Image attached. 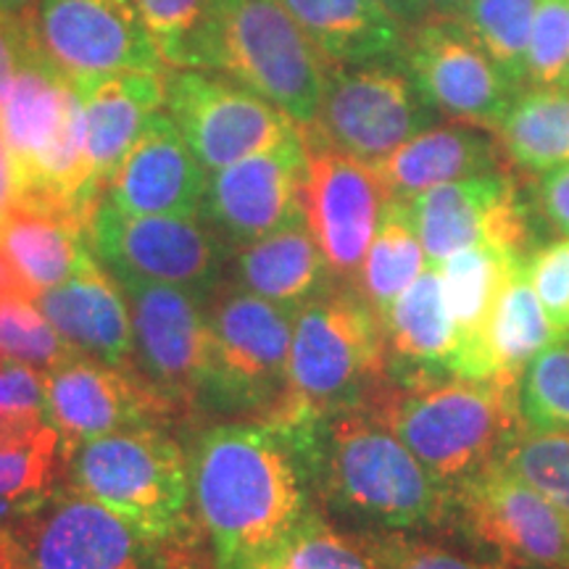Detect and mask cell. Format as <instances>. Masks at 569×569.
<instances>
[{"mask_svg": "<svg viewBox=\"0 0 569 569\" xmlns=\"http://www.w3.org/2000/svg\"><path fill=\"white\" fill-rule=\"evenodd\" d=\"M382 569H511L488 557L457 551L422 532H365Z\"/></svg>", "mask_w": 569, "mask_h": 569, "instance_id": "obj_39", "label": "cell"}, {"mask_svg": "<svg viewBox=\"0 0 569 569\" xmlns=\"http://www.w3.org/2000/svg\"><path fill=\"white\" fill-rule=\"evenodd\" d=\"M559 332L546 317L536 290L525 274V261L511 272L509 282L498 296L493 319H490L488 346L493 356L496 375L519 380L522 369L538 351H543Z\"/></svg>", "mask_w": 569, "mask_h": 569, "instance_id": "obj_32", "label": "cell"}, {"mask_svg": "<svg viewBox=\"0 0 569 569\" xmlns=\"http://www.w3.org/2000/svg\"><path fill=\"white\" fill-rule=\"evenodd\" d=\"M301 132L306 142V224L322 248L332 277L356 284L388 193L369 163L336 151L303 127Z\"/></svg>", "mask_w": 569, "mask_h": 569, "instance_id": "obj_16", "label": "cell"}, {"mask_svg": "<svg viewBox=\"0 0 569 569\" xmlns=\"http://www.w3.org/2000/svg\"><path fill=\"white\" fill-rule=\"evenodd\" d=\"M377 6H382L390 17H396L403 27H415L427 17H432L430 0H375Z\"/></svg>", "mask_w": 569, "mask_h": 569, "instance_id": "obj_46", "label": "cell"}, {"mask_svg": "<svg viewBox=\"0 0 569 569\" xmlns=\"http://www.w3.org/2000/svg\"><path fill=\"white\" fill-rule=\"evenodd\" d=\"M427 267L430 261L411 219L409 201L388 198L365 264L356 277V288L375 306L377 315H382Z\"/></svg>", "mask_w": 569, "mask_h": 569, "instance_id": "obj_30", "label": "cell"}, {"mask_svg": "<svg viewBox=\"0 0 569 569\" xmlns=\"http://www.w3.org/2000/svg\"><path fill=\"white\" fill-rule=\"evenodd\" d=\"M196 69L243 84L298 127L317 122L327 63L282 0H209Z\"/></svg>", "mask_w": 569, "mask_h": 569, "instance_id": "obj_5", "label": "cell"}, {"mask_svg": "<svg viewBox=\"0 0 569 569\" xmlns=\"http://www.w3.org/2000/svg\"><path fill=\"white\" fill-rule=\"evenodd\" d=\"M496 140L515 167L543 174L569 163V88H522Z\"/></svg>", "mask_w": 569, "mask_h": 569, "instance_id": "obj_29", "label": "cell"}, {"mask_svg": "<svg viewBox=\"0 0 569 569\" xmlns=\"http://www.w3.org/2000/svg\"><path fill=\"white\" fill-rule=\"evenodd\" d=\"M532 196L546 222L559 234H569V163L538 174Z\"/></svg>", "mask_w": 569, "mask_h": 569, "instance_id": "obj_43", "label": "cell"}, {"mask_svg": "<svg viewBox=\"0 0 569 569\" xmlns=\"http://www.w3.org/2000/svg\"><path fill=\"white\" fill-rule=\"evenodd\" d=\"M230 269L234 288L288 311H298L338 282L306 224V217L267 238L234 248Z\"/></svg>", "mask_w": 569, "mask_h": 569, "instance_id": "obj_26", "label": "cell"}, {"mask_svg": "<svg viewBox=\"0 0 569 569\" xmlns=\"http://www.w3.org/2000/svg\"><path fill=\"white\" fill-rule=\"evenodd\" d=\"M327 67L398 56L407 27L375 0H282Z\"/></svg>", "mask_w": 569, "mask_h": 569, "instance_id": "obj_27", "label": "cell"}, {"mask_svg": "<svg viewBox=\"0 0 569 569\" xmlns=\"http://www.w3.org/2000/svg\"><path fill=\"white\" fill-rule=\"evenodd\" d=\"M40 0H0V21L11 27L30 24Z\"/></svg>", "mask_w": 569, "mask_h": 569, "instance_id": "obj_47", "label": "cell"}, {"mask_svg": "<svg viewBox=\"0 0 569 569\" xmlns=\"http://www.w3.org/2000/svg\"><path fill=\"white\" fill-rule=\"evenodd\" d=\"M163 109L206 174L269 151L301 130L261 96L203 69H169Z\"/></svg>", "mask_w": 569, "mask_h": 569, "instance_id": "obj_12", "label": "cell"}, {"mask_svg": "<svg viewBox=\"0 0 569 569\" xmlns=\"http://www.w3.org/2000/svg\"><path fill=\"white\" fill-rule=\"evenodd\" d=\"M3 361H6V356H3V353H0V367H3Z\"/></svg>", "mask_w": 569, "mask_h": 569, "instance_id": "obj_49", "label": "cell"}, {"mask_svg": "<svg viewBox=\"0 0 569 569\" xmlns=\"http://www.w3.org/2000/svg\"><path fill=\"white\" fill-rule=\"evenodd\" d=\"M63 480L148 538L201 549L190 453L161 425L127 427L77 446L63 459Z\"/></svg>", "mask_w": 569, "mask_h": 569, "instance_id": "obj_4", "label": "cell"}, {"mask_svg": "<svg viewBox=\"0 0 569 569\" xmlns=\"http://www.w3.org/2000/svg\"><path fill=\"white\" fill-rule=\"evenodd\" d=\"M372 169L388 198L411 201L438 184L501 172V146L480 127L432 124Z\"/></svg>", "mask_w": 569, "mask_h": 569, "instance_id": "obj_24", "label": "cell"}, {"mask_svg": "<svg viewBox=\"0 0 569 569\" xmlns=\"http://www.w3.org/2000/svg\"><path fill=\"white\" fill-rule=\"evenodd\" d=\"M9 532L13 569H201V549L148 538L130 519L67 482Z\"/></svg>", "mask_w": 569, "mask_h": 569, "instance_id": "obj_8", "label": "cell"}, {"mask_svg": "<svg viewBox=\"0 0 569 569\" xmlns=\"http://www.w3.org/2000/svg\"><path fill=\"white\" fill-rule=\"evenodd\" d=\"M303 184L306 142L298 130L269 151L209 174L198 217L234 251L303 219Z\"/></svg>", "mask_w": 569, "mask_h": 569, "instance_id": "obj_17", "label": "cell"}, {"mask_svg": "<svg viewBox=\"0 0 569 569\" xmlns=\"http://www.w3.org/2000/svg\"><path fill=\"white\" fill-rule=\"evenodd\" d=\"M517 407L528 430L569 432V336L528 361L517 380Z\"/></svg>", "mask_w": 569, "mask_h": 569, "instance_id": "obj_35", "label": "cell"}, {"mask_svg": "<svg viewBox=\"0 0 569 569\" xmlns=\"http://www.w3.org/2000/svg\"><path fill=\"white\" fill-rule=\"evenodd\" d=\"M198 522L211 569H267L315 509L282 430L264 419H224L190 448Z\"/></svg>", "mask_w": 569, "mask_h": 569, "instance_id": "obj_2", "label": "cell"}, {"mask_svg": "<svg viewBox=\"0 0 569 569\" xmlns=\"http://www.w3.org/2000/svg\"><path fill=\"white\" fill-rule=\"evenodd\" d=\"M436 119L438 113L417 90L403 61L386 56L327 67L317 122L303 130L372 167Z\"/></svg>", "mask_w": 569, "mask_h": 569, "instance_id": "obj_9", "label": "cell"}, {"mask_svg": "<svg viewBox=\"0 0 569 569\" xmlns=\"http://www.w3.org/2000/svg\"><path fill=\"white\" fill-rule=\"evenodd\" d=\"M296 311L224 284L209 301V351L196 415L274 419L290 398Z\"/></svg>", "mask_w": 569, "mask_h": 569, "instance_id": "obj_6", "label": "cell"}, {"mask_svg": "<svg viewBox=\"0 0 569 569\" xmlns=\"http://www.w3.org/2000/svg\"><path fill=\"white\" fill-rule=\"evenodd\" d=\"M117 280L130 301L138 372L177 411H198L209 351V301L174 284Z\"/></svg>", "mask_w": 569, "mask_h": 569, "instance_id": "obj_15", "label": "cell"}, {"mask_svg": "<svg viewBox=\"0 0 569 569\" xmlns=\"http://www.w3.org/2000/svg\"><path fill=\"white\" fill-rule=\"evenodd\" d=\"M386 386V343L375 306L356 284L336 282L293 317L290 411L367 407ZM272 422V419H269Z\"/></svg>", "mask_w": 569, "mask_h": 569, "instance_id": "obj_7", "label": "cell"}, {"mask_svg": "<svg viewBox=\"0 0 569 569\" xmlns=\"http://www.w3.org/2000/svg\"><path fill=\"white\" fill-rule=\"evenodd\" d=\"M386 343V386L407 390L453 377L457 327L443 282L430 264L380 315Z\"/></svg>", "mask_w": 569, "mask_h": 569, "instance_id": "obj_21", "label": "cell"}, {"mask_svg": "<svg viewBox=\"0 0 569 569\" xmlns=\"http://www.w3.org/2000/svg\"><path fill=\"white\" fill-rule=\"evenodd\" d=\"M48 417L46 372L24 361L6 359L0 367V427H32Z\"/></svg>", "mask_w": 569, "mask_h": 569, "instance_id": "obj_42", "label": "cell"}, {"mask_svg": "<svg viewBox=\"0 0 569 569\" xmlns=\"http://www.w3.org/2000/svg\"><path fill=\"white\" fill-rule=\"evenodd\" d=\"M19 71V30L0 21V109L9 98Z\"/></svg>", "mask_w": 569, "mask_h": 569, "instance_id": "obj_44", "label": "cell"}, {"mask_svg": "<svg viewBox=\"0 0 569 569\" xmlns=\"http://www.w3.org/2000/svg\"><path fill=\"white\" fill-rule=\"evenodd\" d=\"M88 153L101 193L140 132L167 103V71H119L82 84Z\"/></svg>", "mask_w": 569, "mask_h": 569, "instance_id": "obj_25", "label": "cell"}, {"mask_svg": "<svg viewBox=\"0 0 569 569\" xmlns=\"http://www.w3.org/2000/svg\"><path fill=\"white\" fill-rule=\"evenodd\" d=\"M409 211L430 264L478 243L525 253L528 213L517 182L503 172L438 184L411 198Z\"/></svg>", "mask_w": 569, "mask_h": 569, "instance_id": "obj_19", "label": "cell"}, {"mask_svg": "<svg viewBox=\"0 0 569 569\" xmlns=\"http://www.w3.org/2000/svg\"><path fill=\"white\" fill-rule=\"evenodd\" d=\"M448 532L511 569H569V515L501 459L453 490Z\"/></svg>", "mask_w": 569, "mask_h": 569, "instance_id": "obj_10", "label": "cell"}, {"mask_svg": "<svg viewBox=\"0 0 569 569\" xmlns=\"http://www.w3.org/2000/svg\"><path fill=\"white\" fill-rule=\"evenodd\" d=\"M19 198V182H17V169H13V159L6 148L3 138H0V232H3L6 219L13 211Z\"/></svg>", "mask_w": 569, "mask_h": 569, "instance_id": "obj_45", "label": "cell"}, {"mask_svg": "<svg viewBox=\"0 0 569 569\" xmlns=\"http://www.w3.org/2000/svg\"><path fill=\"white\" fill-rule=\"evenodd\" d=\"M528 253L496 243H478L461 248L436 264L443 296L457 327V356L453 377L465 380H493L496 365L490 356L488 332L498 296L515 269Z\"/></svg>", "mask_w": 569, "mask_h": 569, "instance_id": "obj_23", "label": "cell"}, {"mask_svg": "<svg viewBox=\"0 0 569 569\" xmlns=\"http://www.w3.org/2000/svg\"><path fill=\"white\" fill-rule=\"evenodd\" d=\"M34 303L80 353L113 367L138 369L130 301L122 282L98 256L61 284L42 290Z\"/></svg>", "mask_w": 569, "mask_h": 569, "instance_id": "obj_22", "label": "cell"}, {"mask_svg": "<svg viewBox=\"0 0 569 569\" xmlns=\"http://www.w3.org/2000/svg\"><path fill=\"white\" fill-rule=\"evenodd\" d=\"M209 174L167 109L156 113L124 156L103 201L127 213L198 217Z\"/></svg>", "mask_w": 569, "mask_h": 569, "instance_id": "obj_20", "label": "cell"}, {"mask_svg": "<svg viewBox=\"0 0 569 569\" xmlns=\"http://www.w3.org/2000/svg\"><path fill=\"white\" fill-rule=\"evenodd\" d=\"M501 461L569 515V432L525 427Z\"/></svg>", "mask_w": 569, "mask_h": 569, "instance_id": "obj_37", "label": "cell"}, {"mask_svg": "<svg viewBox=\"0 0 569 569\" xmlns=\"http://www.w3.org/2000/svg\"><path fill=\"white\" fill-rule=\"evenodd\" d=\"M134 9L169 69H196L209 0H134Z\"/></svg>", "mask_w": 569, "mask_h": 569, "instance_id": "obj_38", "label": "cell"}, {"mask_svg": "<svg viewBox=\"0 0 569 569\" xmlns=\"http://www.w3.org/2000/svg\"><path fill=\"white\" fill-rule=\"evenodd\" d=\"M469 0H430L432 17H459L467 9Z\"/></svg>", "mask_w": 569, "mask_h": 569, "instance_id": "obj_48", "label": "cell"}, {"mask_svg": "<svg viewBox=\"0 0 569 569\" xmlns=\"http://www.w3.org/2000/svg\"><path fill=\"white\" fill-rule=\"evenodd\" d=\"M293 448L311 503L356 532H448L451 490L372 407L272 419Z\"/></svg>", "mask_w": 569, "mask_h": 569, "instance_id": "obj_1", "label": "cell"}, {"mask_svg": "<svg viewBox=\"0 0 569 569\" xmlns=\"http://www.w3.org/2000/svg\"><path fill=\"white\" fill-rule=\"evenodd\" d=\"M525 88H569V0H538Z\"/></svg>", "mask_w": 569, "mask_h": 569, "instance_id": "obj_40", "label": "cell"}, {"mask_svg": "<svg viewBox=\"0 0 569 569\" xmlns=\"http://www.w3.org/2000/svg\"><path fill=\"white\" fill-rule=\"evenodd\" d=\"M46 390L48 417L61 436L63 459L92 438L161 425L177 411L138 369L106 365L84 353L46 372Z\"/></svg>", "mask_w": 569, "mask_h": 569, "instance_id": "obj_18", "label": "cell"}, {"mask_svg": "<svg viewBox=\"0 0 569 569\" xmlns=\"http://www.w3.org/2000/svg\"><path fill=\"white\" fill-rule=\"evenodd\" d=\"M393 427L440 486L457 490L507 453L525 430L517 380H448L396 390L382 386L367 403Z\"/></svg>", "mask_w": 569, "mask_h": 569, "instance_id": "obj_3", "label": "cell"}, {"mask_svg": "<svg viewBox=\"0 0 569 569\" xmlns=\"http://www.w3.org/2000/svg\"><path fill=\"white\" fill-rule=\"evenodd\" d=\"M267 569H382L365 532L327 519L317 507L303 517Z\"/></svg>", "mask_w": 569, "mask_h": 569, "instance_id": "obj_34", "label": "cell"}, {"mask_svg": "<svg viewBox=\"0 0 569 569\" xmlns=\"http://www.w3.org/2000/svg\"><path fill=\"white\" fill-rule=\"evenodd\" d=\"M88 238L98 261L117 277L174 284L211 301L224 288L230 246L201 217L127 213L101 198Z\"/></svg>", "mask_w": 569, "mask_h": 569, "instance_id": "obj_11", "label": "cell"}, {"mask_svg": "<svg viewBox=\"0 0 569 569\" xmlns=\"http://www.w3.org/2000/svg\"><path fill=\"white\" fill-rule=\"evenodd\" d=\"M0 246L38 290L56 288L92 259L88 224L61 211L13 206L0 232Z\"/></svg>", "mask_w": 569, "mask_h": 569, "instance_id": "obj_28", "label": "cell"}, {"mask_svg": "<svg viewBox=\"0 0 569 569\" xmlns=\"http://www.w3.org/2000/svg\"><path fill=\"white\" fill-rule=\"evenodd\" d=\"M0 353L51 372L80 351L48 322L38 303L6 298L0 301Z\"/></svg>", "mask_w": 569, "mask_h": 569, "instance_id": "obj_36", "label": "cell"}, {"mask_svg": "<svg viewBox=\"0 0 569 569\" xmlns=\"http://www.w3.org/2000/svg\"><path fill=\"white\" fill-rule=\"evenodd\" d=\"M536 11L538 0H469L457 17L519 90L528 84V48Z\"/></svg>", "mask_w": 569, "mask_h": 569, "instance_id": "obj_33", "label": "cell"}, {"mask_svg": "<svg viewBox=\"0 0 569 569\" xmlns=\"http://www.w3.org/2000/svg\"><path fill=\"white\" fill-rule=\"evenodd\" d=\"M30 32L74 88L119 71H169L134 0H40Z\"/></svg>", "mask_w": 569, "mask_h": 569, "instance_id": "obj_14", "label": "cell"}, {"mask_svg": "<svg viewBox=\"0 0 569 569\" xmlns=\"http://www.w3.org/2000/svg\"><path fill=\"white\" fill-rule=\"evenodd\" d=\"M61 436L53 425L27 436H0V530L30 515L59 486Z\"/></svg>", "mask_w": 569, "mask_h": 569, "instance_id": "obj_31", "label": "cell"}, {"mask_svg": "<svg viewBox=\"0 0 569 569\" xmlns=\"http://www.w3.org/2000/svg\"><path fill=\"white\" fill-rule=\"evenodd\" d=\"M525 274L559 336H569V234L525 256Z\"/></svg>", "mask_w": 569, "mask_h": 569, "instance_id": "obj_41", "label": "cell"}, {"mask_svg": "<svg viewBox=\"0 0 569 569\" xmlns=\"http://www.w3.org/2000/svg\"><path fill=\"white\" fill-rule=\"evenodd\" d=\"M398 59L432 111L457 124L496 132L519 92L457 17L409 27Z\"/></svg>", "mask_w": 569, "mask_h": 569, "instance_id": "obj_13", "label": "cell"}]
</instances>
